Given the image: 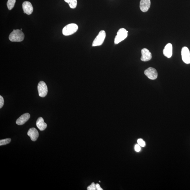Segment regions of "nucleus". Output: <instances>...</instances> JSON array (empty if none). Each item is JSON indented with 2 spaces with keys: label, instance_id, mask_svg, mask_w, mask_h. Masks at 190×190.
Segmentation results:
<instances>
[{
  "label": "nucleus",
  "instance_id": "obj_22",
  "mask_svg": "<svg viewBox=\"0 0 190 190\" xmlns=\"http://www.w3.org/2000/svg\"><path fill=\"white\" fill-rule=\"evenodd\" d=\"M96 188L97 189V190H103V189L101 187V186L99 184L97 183L95 185Z\"/></svg>",
  "mask_w": 190,
  "mask_h": 190
},
{
  "label": "nucleus",
  "instance_id": "obj_23",
  "mask_svg": "<svg viewBox=\"0 0 190 190\" xmlns=\"http://www.w3.org/2000/svg\"><path fill=\"white\" fill-rule=\"evenodd\" d=\"M20 30H22V29H21Z\"/></svg>",
  "mask_w": 190,
  "mask_h": 190
},
{
  "label": "nucleus",
  "instance_id": "obj_2",
  "mask_svg": "<svg viewBox=\"0 0 190 190\" xmlns=\"http://www.w3.org/2000/svg\"><path fill=\"white\" fill-rule=\"evenodd\" d=\"M78 29V25L74 23H71L67 25L63 29L62 34L64 36H69L76 32Z\"/></svg>",
  "mask_w": 190,
  "mask_h": 190
},
{
  "label": "nucleus",
  "instance_id": "obj_13",
  "mask_svg": "<svg viewBox=\"0 0 190 190\" xmlns=\"http://www.w3.org/2000/svg\"><path fill=\"white\" fill-rule=\"evenodd\" d=\"M173 47L172 44H167L163 50L164 55L167 58H170L172 55Z\"/></svg>",
  "mask_w": 190,
  "mask_h": 190
},
{
  "label": "nucleus",
  "instance_id": "obj_19",
  "mask_svg": "<svg viewBox=\"0 0 190 190\" xmlns=\"http://www.w3.org/2000/svg\"><path fill=\"white\" fill-rule=\"evenodd\" d=\"M96 189L95 184L94 183H92L91 185L87 187L88 190H95Z\"/></svg>",
  "mask_w": 190,
  "mask_h": 190
},
{
  "label": "nucleus",
  "instance_id": "obj_16",
  "mask_svg": "<svg viewBox=\"0 0 190 190\" xmlns=\"http://www.w3.org/2000/svg\"><path fill=\"white\" fill-rule=\"evenodd\" d=\"M16 0H8L7 3L8 9L11 10L14 7L16 3Z\"/></svg>",
  "mask_w": 190,
  "mask_h": 190
},
{
  "label": "nucleus",
  "instance_id": "obj_7",
  "mask_svg": "<svg viewBox=\"0 0 190 190\" xmlns=\"http://www.w3.org/2000/svg\"><path fill=\"white\" fill-rule=\"evenodd\" d=\"M145 74L148 78L152 80H155L158 76L157 71L155 69L152 67H149L145 70Z\"/></svg>",
  "mask_w": 190,
  "mask_h": 190
},
{
  "label": "nucleus",
  "instance_id": "obj_11",
  "mask_svg": "<svg viewBox=\"0 0 190 190\" xmlns=\"http://www.w3.org/2000/svg\"><path fill=\"white\" fill-rule=\"evenodd\" d=\"M27 134L33 141H36L39 137V133L36 129L33 128L29 129Z\"/></svg>",
  "mask_w": 190,
  "mask_h": 190
},
{
  "label": "nucleus",
  "instance_id": "obj_20",
  "mask_svg": "<svg viewBox=\"0 0 190 190\" xmlns=\"http://www.w3.org/2000/svg\"><path fill=\"white\" fill-rule=\"evenodd\" d=\"M4 104V100L3 98L1 95H0V108L3 107Z\"/></svg>",
  "mask_w": 190,
  "mask_h": 190
},
{
  "label": "nucleus",
  "instance_id": "obj_21",
  "mask_svg": "<svg viewBox=\"0 0 190 190\" xmlns=\"http://www.w3.org/2000/svg\"><path fill=\"white\" fill-rule=\"evenodd\" d=\"M135 150L137 152H139L141 151V148L139 144H137L135 146Z\"/></svg>",
  "mask_w": 190,
  "mask_h": 190
},
{
  "label": "nucleus",
  "instance_id": "obj_5",
  "mask_svg": "<svg viewBox=\"0 0 190 190\" xmlns=\"http://www.w3.org/2000/svg\"><path fill=\"white\" fill-rule=\"evenodd\" d=\"M37 89L39 97H45L47 95L48 90L46 84L43 81H40L39 83Z\"/></svg>",
  "mask_w": 190,
  "mask_h": 190
},
{
  "label": "nucleus",
  "instance_id": "obj_12",
  "mask_svg": "<svg viewBox=\"0 0 190 190\" xmlns=\"http://www.w3.org/2000/svg\"><path fill=\"white\" fill-rule=\"evenodd\" d=\"M30 114L26 113L22 115L16 121V123L18 125H22L28 121L30 118Z\"/></svg>",
  "mask_w": 190,
  "mask_h": 190
},
{
  "label": "nucleus",
  "instance_id": "obj_8",
  "mask_svg": "<svg viewBox=\"0 0 190 190\" xmlns=\"http://www.w3.org/2000/svg\"><path fill=\"white\" fill-rule=\"evenodd\" d=\"M22 8L24 13L28 15H30L33 13V8L32 5L30 2L28 1L24 2L23 3Z\"/></svg>",
  "mask_w": 190,
  "mask_h": 190
},
{
  "label": "nucleus",
  "instance_id": "obj_10",
  "mask_svg": "<svg viewBox=\"0 0 190 190\" xmlns=\"http://www.w3.org/2000/svg\"><path fill=\"white\" fill-rule=\"evenodd\" d=\"M151 5L150 0H141L140 2V8L144 12H147L149 10Z\"/></svg>",
  "mask_w": 190,
  "mask_h": 190
},
{
  "label": "nucleus",
  "instance_id": "obj_3",
  "mask_svg": "<svg viewBox=\"0 0 190 190\" xmlns=\"http://www.w3.org/2000/svg\"><path fill=\"white\" fill-rule=\"evenodd\" d=\"M128 31L124 28H121L118 30L114 39V43L118 44L128 36Z\"/></svg>",
  "mask_w": 190,
  "mask_h": 190
},
{
  "label": "nucleus",
  "instance_id": "obj_15",
  "mask_svg": "<svg viewBox=\"0 0 190 190\" xmlns=\"http://www.w3.org/2000/svg\"><path fill=\"white\" fill-rule=\"evenodd\" d=\"M66 3L68 4L70 7L72 9H75L77 5V0H64Z\"/></svg>",
  "mask_w": 190,
  "mask_h": 190
},
{
  "label": "nucleus",
  "instance_id": "obj_18",
  "mask_svg": "<svg viewBox=\"0 0 190 190\" xmlns=\"http://www.w3.org/2000/svg\"><path fill=\"white\" fill-rule=\"evenodd\" d=\"M138 144L142 147H145L146 145L145 142L143 141V140L140 139L137 140Z\"/></svg>",
  "mask_w": 190,
  "mask_h": 190
},
{
  "label": "nucleus",
  "instance_id": "obj_14",
  "mask_svg": "<svg viewBox=\"0 0 190 190\" xmlns=\"http://www.w3.org/2000/svg\"><path fill=\"white\" fill-rule=\"evenodd\" d=\"M36 125L38 129L40 131H43L47 128V124L44 122L43 119L40 117H39L36 121Z\"/></svg>",
  "mask_w": 190,
  "mask_h": 190
},
{
  "label": "nucleus",
  "instance_id": "obj_1",
  "mask_svg": "<svg viewBox=\"0 0 190 190\" xmlns=\"http://www.w3.org/2000/svg\"><path fill=\"white\" fill-rule=\"evenodd\" d=\"M24 38L23 33L19 29L14 30L9 36V40L13 42H20L23 40Z\"/></svg>",
  "mask_w": 190,
  "mask_h": 190
},
{
  "label": "nucleus",
  "instance_id": "obj_6",
  "mask_svg": "<svg viewBox=\"0 0 190 190\" xmlns=\"http://www.w3.org/2000/svg\"><path fill=\"white\" fill-rule=\"evenodd\" d=\"M182 58L185 64H190V52L188 48L186 47L182 48L181 50Z\"/></svg>",
  "mask_w": 190,
  "mask_h": 190
},
{
  "label": "nucleus",
  "instance_id": "obj_9",
  "mask_svg": "<svg viewBox=\"0 0 190 190\" xmlns=\"http://www.w3.org/2000/svg\"><path fill=\"white\" fill-rule=\"evenodd\" d=\"M141 53V60L142 61H148L151 59L152 54L148 49L144 48L142 49Z\"/></svg>",
  "mask_w": 190,
  "mask_h": 190
},
{
  "label": "nucleus",
  "instance_id": "obj_4",
  "mask_svg": "<svg viewBox=\"0 0 190 190\" xmlns=\"http://www.w3.org/2000/svg\"><path fill=\"white\" fill-rule=\"evenodd\" d=\"M106 34L105 31L101 30L95 39L92 43V46L95 47L97 46L101 45L104 42L106 37Z\"/></svg>",
  "mask_w": 190,
  "mask_h": 190
},
{
  "label": "nucleus",
  "instance_id": "obj_17",
  "mask_svg": "<svg viewBox=\"0 0 190 190\" xmlns=\"http://www.w3.org/2000/svg\"><path fill=\"white\" fill-rule=\"evenodd\" d=\"M11 141V139H4L1 140L0 141V145H4L9 144Z\"/></svg>",
  "mask_w": 190,
  "mask_h": 190
}]
</instances>
